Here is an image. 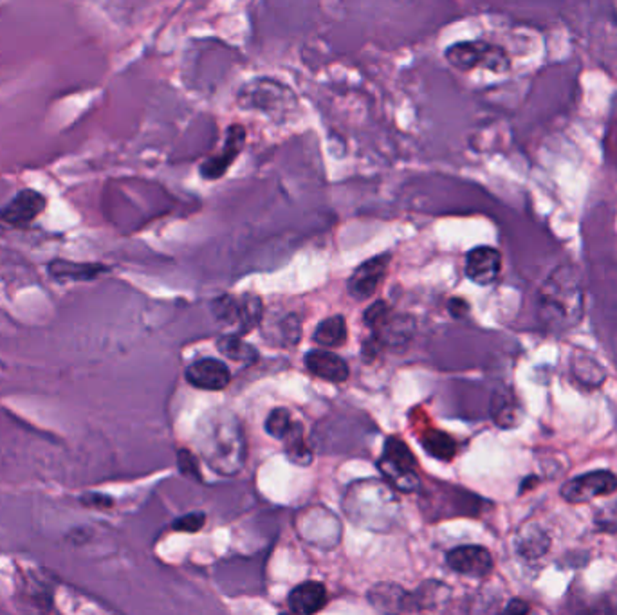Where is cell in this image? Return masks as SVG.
<instances>
[{
	"label": "cell",
	"instance_id": "obj_4",
	"mask_svg": "<svg viewBox=\"0 0 617 615\" xmlns=\"http://www.w3.org/2000/svg\"><path fill=\"white\" fill-rule=\"evenodd\" d=\"M446 60L459 71L484 68L493 73H506L511 66L507 53L487 42H461L446 49Z\"/></svg>",
	"mask_w": 617,
	"mask_h": 615
},
{
	"label": "cell",
	"instance_id": "obj_25",
	"mask_svg": "<svg viewBox=\"0 0 617 615\" xmlns=\"http://www.w3.org/2000/svg\"><path fill=\"white\" fill-rule=\"evenodd\" d=\"M295 426L291 413L286 408H277L273 410L267 419H266V432L275 437L284 441V437L291 432V428Z\"/></svg>",
	"mask_w": 617,
	"mask_h": 615
},
{
	"label": "cell",
	"instance_id": "obj_20",
	"mask_svg": "<svg viewBox=\"0 0 617 615\" xmlns=\"http://www.w3.org/2000/svg\"><path fill=\"white\" fill-rule=\"evenodd\" d=\"M421 444L434 459L439 461H452L457 453L455 441L448 433L439 430H426L421 437Z\"/></svg>",
	"mask_w": 617,
	"mask_h": 615
},
{
	"label": "cell",
	"instance_id": "obj_9",
	"mask_svg": "<svg viewBox=\"0 0 617 615\" xmlns=\"http://www.w3.org/2000/svg\"><path fill=\"white\" fill-rule=\"evenodd\" d=\"M47 199L37 190H20L2 210L0 224L7 228H26L46 210Z\"/></svg>",
	"mask_w": 617,
	"mask_h": 615
},
{
	"label": "cell",
	"instance_id": "obj_29",
	"mask_svg": "<svg viewBox=\"0 0 617 615\" xmlns=\"http://www.w3.org/2000/svg\"><path fill=\"white\" fill-rule=\"evenodd\" d=\"M81 504L89 506V507L107 509V507L112 506V500H110V496H105V495H83Z\"/></svg>",
	"mask_w": 617,
	"mask_h": 615
},
{
	"label": "cell",
	"instance_id": "obj_26",
	"mask_svg": "<svg viewBox=\"0 0 617 615\" xmlns=\"http://www.w3.org/2000/svg\"><path fill=\"white\" fill-rule=\"evenodd\" d=\"M204 522H206L204 513H188L173 522V529L181 533H197L204 527Z\"/></svg>",
	"mask_w": 617,
	"mask_h": 615
},
{
	"label": "cell",
	"instance_id": "obj_3",
	"mask_svg": "<svg viewBox=\"0 0 617 615\" xmlns=\"http://www.w3.org/2000/svg\"><path fill=\"white\" fill-rule=\"evenodd\" d=\"M349 520L372 531H388L399 515L393 487L385 482H360L349 487L345 500Z\"/></svg>",
	"mask_w": 617,
	"mask_h": 615
},
{
	"label": "cell",
	"instance_id": "obj_8",
	"mask_svg": "<svg viewBox=\"0 0 617 615\" xmlns=\"http://www.w3.org/2000/svg\"><path fill=\"white\" fill-rule=\"evenodd\" d=\"M617 491V476L612 471L598 469L565 482L559 495L569 504H585L598 496H609Z\"/></svg>",
	"mask_w": 617,
	"mask_h": 615
},
{
	"label": "cell",
	"instance_id": "obj_31",
	"mask_svg": "<svg viewBox=\"0 0 617 615\" xmlns=\"http://www.w3.org/2000/svg\"><path fill=\"white\" fill-rule=\"evenodd\" d=\"M448 308H450V312H452L455 318H463V316L467 314L469 306H467L464 300H461V298H455V300H450Z\"/></svg>",
	"mask_w": 617,
	"mask_h": 615
},
{
	"label": "cell",
	"instance_id": "obj_10",
	"mask_svg": "<svg viewBox=\"0 0 617 615\" xmlns=\"http://www.w3.org/2000/svg\"><path fill=\"white\" fill-rule=\"evenodd\" d=\"M502 271V255L491 245H478L465 256V276L476 286H491Z\"/></svg>",
	"mask_w": 617,
	"mask_h": 615
},
{
	"label": "cell",
	"instance_id": "obj_24",
	"mask_svg": "<svg viewBox=\"0 0 617 615\" xmlns=\"http://www.w3.org/2000/svg\"><path fill=\"white\" fill-rule=\"evenodd\" d=\"M547 548H549V538L537 527L528 529L526 533L520 535V538L517 539V550L526 559L540 558Z\"/></svg>",
	"mask_w": 617,
	"mask_h": 615
},
{
	"label": "cell",
	"instance_id": "obj_23",
	"mask_svg": "<svg viewBox=\"0 0 617 615\" xmlns=\"http://www.w3.org/2000/svg\"><path fill=\"white\" fill-rule=\"evenodd\" d=\"M284 450L288 459L298 465H308L312 462V452L304 439L302 426L295 422L291 432L284 437Z\"/></svg>",
	"mask_w": 617,
	"mask_h": 615
},
{
	"label": "cell",
	"instance_id": "obj_5",
	"mask_svg": "<svg viewBox=\"0 0 617 615\" xmlns=\"http://www.w3.org/2000/svg\"><path fill=\"white\" fill-rule=\"evenodd\" d=\"M380 469L390 487L410 493L419 487L417 461L410 448L397 437H390L385 443L383 459L380 461Z\"/></svg>",
	"mask_w": 617,
	"mask_h": 615
},
{
	"label": "cell",
	"instance_id": "obj_7",
	"mask_svg": "<svg viewBox=\"0 0 617 615\" xmlns=\"http://www.w3.org/2000/svg\"><path fill=\"white\" fill-rule=\"evenodd\" d=\"M214 316L225 325L236 327L238 334H249L262 319L264 306L256 295H244L240 298L221 297L212 304Z\"/></svg>",
	"mask_w": 617,
	"mask_h": 615
},
{
	"label": "cell",
	"instance_id": "obj_2",
	"mask_svg": "<svg viewBox=\"0 0 617 615\" xmlns=\"http://www.w3.org/2000/svg\"><path fill=\"white\" fill-rule=\"evenodd\" d=\"M199 452L219 474L233 476L246 462V439L238 421L230 413H217L199 430Z\"/></svg>",
	"mask_w": 617,
	"mask_h": 615
},
{
	"label": "cell",
	"instance_id": "obj_1",
	"mask_svg": "<svg viewBox=\"0 0 617 615\" xmlns=\"http://www.w3.org/2000/svg\"><path fill=\"white\" fill-rule=\"evenodd\" d=\"M580 271L567 264L554 269L539 293L537 318L545 334L561 336L580 325L585 310Z\"/></svg>",
	"mask_w": 617,
	"mask_h": 615
},
{
	"label": "cell",
	"instance_id": "obj_19",
	"mask_svg": "<svg viewBox=\"0 0 617 615\" xmlns=\"http://www.w3.org/2000/svg\"><path fill=\"white\" fill-rule=\"evenodd\" d=\"M347 336H349L347 321L340 314L323 319L314 330V341L319 347H327V349L341 347L347 341Z\"/></svg>",
	"mask_w": 617,
	"mask_h": 615
},
{
	"label": "cell",
	"instance_id": "obj_6",
	"mask_svg": "<svg viewBox=\"0 0 617 615\" xmlns=\"http://www.w3.org/2000/svg\"><path fill=\"white\" fill-rule=\"evenodd\" d=\"M236 103L242 109H255L264 112H286L289 107L297 103V96L288 90L284 85H278L271 79H256L240 90Z\"/></svg>",
	"mask_w": 617,
	"mask_h": 615
},
{
	"label": "cell",
	"instance_id": "obj_11",
	"mask_svg": "<svg viewBox=\"0 0 617 615\" xmlns=\"http://www.w3.org/2000/svg\"><path fill=\"white\" fill-rule=\"evenodd\" d=\"M446 563L457 574L469 578H484L493 570V556L487 548L478 545H463L448 552Z\"/></svg>",
	"mask_w": 617,
	"mask_h": 615
},
{
	"label": "cell",
	"instance_id": "obj_17",
	"mask_svg": "<svg viewBox=\"0 0 617 615\" xmlns=\"http://www.w3.org/2000/svg\"><path fill=\"white\" fill-rule=\"evenodd\" d=\"M327 603V590L318 581H306L291 590L288 605L295 615H314Z\"/></svg>",
	"mask_w": 617,
	"mask_h": 615
},
{
	"label": "cell",
	"instance_id": "obj_12",
	"mask_svg": "<svg viewBox=\"0 0 617 615\" xmlns=\"http://www.w3.org/2000/svg\"><path fill=\"white\" fill-rule=\"evenodd\" d=\"M390 255H380L361 264L349 280V295L356 300L371 298L385 280Z\"/></svg>",
	"mask_w": 617,
	"mask_h": 615
},
{
	"label": "cell",
	"instance_id": "obj_27",
	"mask_svg": "<svg viewBox=\"0 0 617 615\" xmlns=\"http://www.w3.org/2000/svg\"><path fill=\"white\" fill-rule=\"evenodd\" d=\"M390 316H392V310L386 306L385 302H376L374 306L367 308V312H365V323L376 332Z\"/></svg>",
	"mask_w": 617,
	"mask_h": 615
},
{
	"label": "cell",
	"instance_id": "obj_16",
	"mask_svg": "<svg viewBox=\"0 0 617 615\" xmlns=\"http://www.w3.org/2000/svg\"><path fill=\"white\" fill-rule=\"evenodd\" d=\"M308 372L329 383H343L349 380V365L336 354L327 350H312L306 356Z\"/></svg>",
	"mask_w": 617,
	"mask_h": 615
},
{
	"label": "cell",
	"instance_id": "obj_18",
	"mask_svg": "<svg viewBox=\"0 0 617 615\" xmlns=\"http://www.w3.org/2000/svg\"><path fill=\"white\" fill-rule=\"evenodd\" d=\"M404 598H406V590H403L397 585H390V583L376 585L369 592V601L372 603L374 609H378L383 614L401 615Z\"/></svg>",
	"mask_w": 617,
	"mask_h": 615
},
{
	"label": "cell",
	"instance_id": "obj_28",
	"mask_svg": "<svg viewBox=\"0 0 617 615\" xmlns=\"http://www.w3.org/2000/svg\"><path fill=\"white\" fill-rule=\"evenodd\" d=\"M177 464H179V469L183 474L190 476V478H197L201 480V473H199V467H197V462L193 459V455L186 450L179 452V457H177Z\"/></svg>",
	"mask_w": 617,
	"mask_h": 615
},
{
	"label": "cell",
	"instance_id": "obj_30",
	"mask_svg": "<svg viewBox=\"0 0 617 615\" xmlns=\"http://www.w3.org/2000/svg\"><path fill=\"white\" fill-rule=\"evenodd\" d=\"M529 614V605L526 603V601H522V599H513L509 605H507V609H506V612H504V615H528Z\"/></svg>",
	"mask_w": 617,
	"mask_h": 615
},
{
	"label": "cell",
	"instance_id": "obj_21",
	"mask_svg": "<svg viewBox=\"0 0 617 615\" xmlns=\"http://www.w3.org/2000/svg\"><path fill=\"white\" fill-rule=\"evenodd\" d=\"M491 417L500 428H513L518 421V406L511 393L497 391L491 399Z\"/></svg>",
	"mask_w": 617,
	"mask_h": 615
},
{
	"label": "cell",
	"instance_id": "obj_13",
	"mask_svg": "<svg viewBox=\"0 0 617 615\" xmlns=\"http://www.w3.org/2000/svg\"><path fill=\"white\" fill-rule=\"evenodd\" d=\"M186 381L195 388L219 391L225 390L232 381L230 369L219 360H199L186 369Z\"/></svg>",
	"mask_w": 617,
	"mask_h": 615
},
{
	"label": "cell",
	"instance_id": "obj_15",
	"mask_svg": "<svg viewBox=\"0 0 617 615\" xmlns=\"http://www.w3.org/2000/svg\"><path fill=\"white\" fill-rule=\"evenodd\" d=\"M109 267L98 262H75L55 258L47 264V273L58 282H90L107 273Z\"/></svg>",
	"mask_w": 617,
	"mask_h": 615
},
{
	"label": "cell",
	"instance_id": "obj_32",
	"mask_svg": "<svg viewBox=\"0 0 617 615\" xmlns=\"http://www.w3.org/2000/svg\"><path fill=\"white\" fill-rule=\"evenodd\" d=\"M282 615H293V614H282Z\"/></svg>",
	"mask_w": 617,
	"mask_h": 615
},
{
	"label": "cell",
	"instance_id": "obj_22",
	"mask_svg": "<svg viewBox=\"0 0 617 615\" xmlns=\"http://www.w3.org/2000/svg\"><path fill=\"white\" fill-rule=\"evenodd\" d=\"M217 349L223 356H226L228 360H232L235 363H242V365H251L258 360V352L255 347H251L249 343L242 341L236 336H223L217 341Z\"/></svg>",
	"mask_w": 617,
	"mask_h": 615
},
{
	"label": "cell",
	"instance_id": "obj_14",
	"mask_svg": "<svg viewBox=\"0 0 617 615\" xmlns=\"http://www.w3.org/2000/svg\"><path fill=\"white\" fill-rule=\"evenodd\" d=\"M244 143H246L244 127H240V125L230 127L223 152L204 161V164L201 166V175L204 179H210V181L223 177L228 172V168L232 166L236 155L240 154V151L244 149Z\"/></svg>",
	"mask_w": 617,
	"mask_h": 615
}]
</instances>
